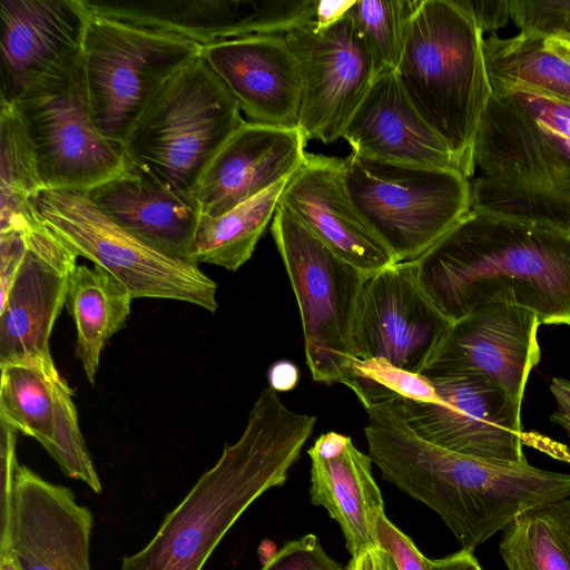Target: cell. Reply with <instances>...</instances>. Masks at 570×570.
Returning <instances> with one entry per match:
<instances>
[{"instance_id":"4","label":"cell","mask_w":570,"mask_h":570,"mask_svg":"<svg viewBox=\"0 0 570 570\" xmlns=\"http://www.w3.org/2000/svg\"><path fill=\"white\" fill-rule=\"evenodd\" d=\"M483 41L453 0H420L395 71L414 108L471 178L473 144L492 94Z\"/></svg>"},{"instance_id":"19","label":"cell","mask_w":570,"mask_h":570,"mask_svg":"<svg viewBox=\"0 0 570 570\" xmlns=\"http://www.w3.org/2000/svg\"><path fill=\"white\" fill-rule=\"evenodd\" d=\"M0 14V102L13 104L81 60L91 16L83 0H2Z\"/></svg>"},{"instance_id":"36","label":"cell","mask_w":570,"mask_h":570,"mask_svg":"<svg viewBox=\"0 0 570 570\" xmlns=\"http://www.w3.org/2000/svg\"><path fill=\"white\" fill-rule=\"evenodd\" d=\"M261 570H346L331 558L317 535L305 534L284 544Z\"/></svg>"},{"instance_id":"44","label":"cell","mask_w":570,"mask_h":570,"mask_svg":"<svg viewBox=\"0 0 570 570\" xmlns=\"http://www.w3.org/2000/svg\"><path fill=\"white\" fill-rule=\"evenodd\" d=\"M346 570H375V560L373 549L351 558Z\"/></svg>"},{"instance_id":"15","label":"cell","mask_w":570,"mask_h":570,"mask_svg":"<svg viewBox=\"0 0 570 570\" xmlns=\"http://www.w3.org/2000/svg\"><path fill=\"white\" fill-rule=\"evenodd\" d=\"M452 324L422 288L414 263H395L365 279L355 325V356L383 358L421 374Z\"/></svg>"},{"instance_id":"47","label":"cell","mask_w":570,"mask_h":570,"mask_svg":"<svg viewBox=\"0 0 570 570\" xmlns=\"http://www.w3.org/2000/svg\"><path fill=\"white\" fill-rule=\"evenodd\" d=\"M0 570H20L9 551H0Z\"/></svg>"},{"instance_id":"23","label":"cell","mask_w":570,"mask_h":570,"mask_svg":"<svg viewBox=\"0 0 570 570\" xmlns=\"http://www.w3.org/2000/svg\"><path fill=\"white\" fill-rule=\"evenodd\" d=\"M0 368V421L35 438L67 476L99 493L101 483L79 428L73 391L63 377L26 365Z\"/></svg>"},{"instance_id":"25","label":"cell","mask_w":570,"mask_h":570,"mask_svg":"<svg viewBox=\"0 0 570 570\" xmlns=\"http://www.w3.org/2000/svg\"><path fill=\"white\" fill-rule=\"evenodd\" d=\"M307 453L311 502L337 522L352 558L376 549L379 521L385 511L370 455L350 436L334 431L320 435Z\"/></svg>"},{"instance_id":"26","label":"cell","mask_w":570,"mask_h":570,"mask_svg":"<svg viewBox=\"0 0 570 570\" xmlns=\"http://www.w3.org/2000/svg\"><path fill=\"white\" fill-rule=\"evenodd\" d=\"M83 193L119 226L166 254L195 264L193 239L200 212L193 196L129 165Z\"/></svg>"},{"instance_id":"14","label":"cell","mask_w":570,"mask_h":570,"mask_svg":"<svg viewBox=\"0 0 570 570\" xmlns=\"http://www.w3.org/2000/svg\"><path fill=\"white\" fill-rule=\"evenodd\" d=\"M284 36L302 70L298 128L306 140L332 144L376 77L373 60L347 16L324 29L311 21Z\"/></svg>"},{"instance_id":"31","label":"cell","mask_w":570,"mask_h":570,"mask_svg":"<svg viewBox=\"0 0 570 570\" xmlns=\"http://www.w3.org/2000/svg\"><path fill=\"white\" fill-rule=\"evenodd\" d=\"M0 107V232H6L38 216L36 198L45 186L14 107Z\"/></svg>"},{"instance_id":"5","label":"cell","mask_w":570,"mask_h":570,"mask_svg":"<svg viewBox=\"0 0 570 570\" xmlns=\"http://www.w3.org/2000/svg\"><path fill=\"white\" fill-rule=\"evenodd\" d=\"M472 160V210L570 232V157L517 104L491 94Z\"/></svg>"},{"instance_id":"16","label":"cell","mask_w":570,"mask_h":570,"mask_svg":"<svg viewBox=\"0 0 570 570\" xmlns=\"http://www.w3.org/2000/svg\"><path fill=\"white\" fill-rule=\"evenodd\" d=\"M92 513L73 492L17 465L9 500L1 504L0 551L20 570H91Z\"/></svg>"},{"instance_id":"28","label":"cell","mask_w":570,"mask_h":570,"mask_svg":"<svg viewBox=\"0 0 570 570\" xmlns=\"http://www.w3.org/2000/svg\"><path fill=\"white\" fill-rule=\"evenodd\" d=\"M288 179L219 216L200 214L193 239L194 263L214 264L228 271H237L246 263L274 217Z\"/></svg>"},{"instance_id":"35","label":"cell","mask_w":570,"mask_h":570,"mask_svg":"<svg viewBox=\"0 0 570 570\" xmlns=\"http://www.w3.org/2000/svg\"><path fill=\"white\" fill-rule=\"evenodd\" d=\"M509 8L521 33L570 39V0H509Z\"/></svg>"},{"instance_id":"43","label":"cell","mask_w":570,"mask_h":570,"mask_svg":"<svg viewBox=\"0 0 570 570\" xmlns=\"http://www.w3.org/2000/svg\"><path fill=\"white\" fill-rule=\"evenodd\" d=\"M354 1H318L314 23L324 29L343 19Z\"/></svg>"},{"instance_id":"27","label":"cell","mask_w":570,"mask_h":570,"mask_svg":"<svg viewBox=\"0 0 570 570\" xmlns=\"http://www.w3.org/2000/svg\"><path fill=\"white\" fill-rule=\"evenodd\" d=\"M132 299L129 289L98 265H77L69 276L66 306L76 324V354L91 384L105 344L126 326Z\"/></svg>"},{"instance_id":"41","label":"cell","mask_w":570,"mask_h":570,"mask_svg":"<svg viewBox=\"0 0 570 570\" xmlns=\"http://www.w3.org/2000/svg\"><path fill=\"white\" fill-rule=\"evenodd\" d=\"M299 379L298 368L289 361H277L268 371L269 386L276 392L293 390Z\"/></svg>"},{"instance_id":"48","label":"cell","mask_w":570,"mask_h":570,"mask_svg":"<svg viewBox=\"0 0 570 570\" xmlns=\"http://www.w3.org/2000/svg\"><path fill=\"white\" fill-rule=\"evenodd\" d=\"M480 570H483L482 568Z\"/></svg>"},{"instance_id":"1","label":"cell","mask_w":570,"mask_h":570,"mask_svg":"<svg viewBox=\"0 0 570 570\" xmlns=\"http://www.w3.org/2000/svg\"><path fill=\"white\" fill-rule=\"evenodd\" d=\"M368 455L385 481L433 510L461 549H474L523 513L570 498V473L455 453L420 438L393 404L366 410Z\"/></svg>"},{"instance_id":"17","label":"cell","mask_w":570,"mask_h":570,"mask_svg":"<svg viewBox=\"0 0 570 570\" xmlns=\"http://www.w3.org/2000/svg\"><path fill=\"white\" fill-rule=\"evenodd\" d=\"M21 234L27 250L0 303V367L32 366L57 377L49 341L78 256L42 220Z\"/></svg>"},{"instance_id":"42","label":"cell","mask_w":570,"mask_h":570,"mask_svg":"<svg viewBox=\"0 0 570 570\" xmlns=\"http://www.w3.org/2000/svg\"><path fill=\"white\" fill-rule=\"evenodd\" d=\"M429 570H480L473 551L461 549L441 559H428Z\"/></svg>"},{"instance_id":"18","label":"cell","mask_w":570,"mask_h":570,"mask_svg":"<svg viewBox=\"0 0 570 570\" xmlns=\"http://www.w3.org/2000/svg\"><path fill=\"white\" fill-rule=\"evenodd\" d=\"M88 10L175 33L200 46L252 35H285L314 21L316 0H83Z\"/></svg>"},{"instance_id":"11","label":"cell","mask_w":570,"mask_h":570,"mask_svg":"<svg viewBox=\"0 0 570 570\" xmlns=\"http://www.w3.org/2000/svg\"><path fill=\"white\" fill-rule=\"evenodd\" d=\"M11 105L31 144L45 189L87 191L126 168L122 150L92 120L82 59Z\"/></svg>"},{"instance_id":"32","label":"cell","mask_w":570,"mask_h":570,"mask_svg":"<svg viewBox=\"0 0 570 570\" xmlns=\"http://www.w3.org/2000/svg\"><path fill=\"white\" fill-rule=\"evenodd\" d=\"M420 0L354 1L346 16L367 49L376 76L396 71Z\"/></svg>"},{"instance_id":"40","label":"cell","mask_w":570,"mask_h":570,"mask_svg":"<svg viewBox=\"0 0 570 570\" xmlns=\"http://www.w3.org/2000/svg\"><path fill=\"white\" fill-rule=\"evenodd\" d=\"M549 389L556 402L550 420L563 428L570 439V379L553 377Z\"/></svg>"},{"instance_id":"45","label":"cell","mask_w":570,"mask_h":570,"mask_svg":"<svg viewBox=\"0 0 570 570\" xmlns=\"http://www.w3.org/2000/svg\"><path fill=\"white\" fill-rule=\"evenodd\" d=\"M544 46L570 62V39L548 38Z\"/></svg>"},{"instance_id":"10","label":"cell","mask_w":570,"mask_h":570,"mask_svg":"<svg viewBox=\"0 0 570 570\" xmlns=\"http://www.w3.org/2000/svg\"><path fill=\"white\" fill-rule=\"evenodd\" d=\"M45 225L77 256L114 275L134 298L183 301L216 312L217 285L198 265L175 258L106 216L83 191L42 189Z\"/></svg>"},{"instance_id":"6","label":"cell","mask_w":570,"mask_h":570,"mask_svg":"<svg viewBox=\"0 0 570 570\" xmlns=\"http://www.w3.org/2000/svg\"><path fill=\"white\" fill-rule=\"evenodd\" d=\"M245 121L230 91L199 56L153 97L121 150L127 165L193 196L208 163Z\"/></svg>"},{"instance_id":"38","label":"cell","mask_w":570,"mask_h":570,"mask_svg":"<svg viewBox=\"0 0 570 570\" xmlns=\"http://www.w3.org/2000/svg\"><path fill=\"white\" fill-rule=\"evenodd\" d=\"M27 250L22 234L11 229L0 233V303H2L16 278Z\"/></svg>"},{"instance_id":"2","label":"cell","mask_w":570,"mask_h":570,"mask_svg":"<svg viewBox=\"0 0 570 570\" xmlns=\"http://www.w3.org/2000/svg\"><path fill=\"white\" fill-rule=\"evenodd\" d=\"M413 263L452 323L508 303L541 324L570 326V232L471 209Z\"/></svg>"},{"instance_id":"22","label":"cell","mask_w":570,"mask_h":570,"mask_svg":"<svg viewBox=\"0 0 570 570\" xmlns=\"http://www.w3.org/2000/svg\"><path fill=\"white\" fill-rule=\"evenodd\" d=\"M299 128L245 121L219 148L193 191L200 214L219 216L289 178L306 155Z\"/></svg>"},{"instance_id":"20","label":"cell","mask_w":570,"mask_h":570,"mask_svg":"<svg viewBox=\"0 0 570 570\" xmlns=\"http://www.w3.org/2000/svg\"><path fill=\"white\" fill-rule=\"evenodd\" d=\"M200 57L230 91L248 121L296 129L299 61L284 35H252L202 46Z\"/></svg>"},{"instance_id":"39","label":"cell","mask_w":570,"mask_h":570,"mask_svg":"<svg viewBox=\"0 0 570 570\" xmlns=\"http://www.w3.org/2000/svg\"><path fill=\"white\" fill-rule=\"evenodd\" d=\"M474 21L479 30L494 33L511 20L509 0H453Z\"/></svg>"},{"instance_id":"13","label":"cell","mask_w":570,"mask_h":570,"mask_svg":"<svg viewBox=\"0 0 570 570\" xmlns=\"http://www.w3.org/2000/svg\"><path fill=\"white\" fill-rule=\"evenodd\" d=\"M438 401H390L423 440L463 455L525 462L523 445L537 441L487 381L466 375L430 379Z\"/></svg>"},{"instance_id":"33","label":"cell","mask_w":570,"mask_h":570,"mask_svg":"<svg viewBox=\"0 0 570 570\" xmlns=\"http://www.w3.org/2000/svg\"><path fill=\"white\" fill-rule=\"evenodd\" d=\"M352 368L356 380L354 394L365 410L395 399L438 401L430 379L400 368L383 358H355Z\"/></svg>"},{"instance_id":"34","label":"cell","mask_w":570,"mask_h":570,"mask_svg":"<svg viewBox=\"0 0 570 570\" xmlns=\"http://www.w3.org/2000/svg\"><path fill=\"white\" fill-rule=\"evenodd\" d=\"M490 83L492 92L525 110L539 129L570 157V102L523 85Z\"/></svg>"},{"instance_id":"46","label":"cell","mask_w":570,"mask_h":570,"mask_svg":"<svg viewBox=\"0 0 570 570\" xmlns=\"http://www.w3.org/2000/svg\"><path fill=\"white\" fill-rule=\"evenodd\" d=\"M375 570H399L393 558L381 547L373 549Z\"/></svg>"},{"instance_id":"30","label":"cell","mask_w":570,"mask_h":570,"mask_svg":"<svg viewBox=\"0 0 570 570\" xmlns=\"http://www.w3.org/2000/svg\"><path fill=\"white\" fill-rule=\"evenodd\" d=\"M541 37L519 33L483 41L490 82L523 85L570 102V62L548 49Z\"/></svg>"},{"instance_id":"37","label":"cell","mask_w":570,"mask_h":570,"mask_svg":"<svg viewBox=\"0 0 570 570\" xmlns=\"http://www.w3.org/2000/svg\"><path fill=\"white\" fill-rule=\"evenodd\" d=\"M379 547L395 561L399 570H429L428 558L414 542L386 517L382 514L377 527Z\"/></svg>"},{"instance_id":"9","label":"cell","mask_w":570,"mask_h":570,"mask_svg":"<svg viewBox=\"0 0 570 570\" xmlns=\"http://www.w3.org/2000/svg\"><path fill=\"white\" fill-rule=\"evenodd\" d=\"M343 168L352 200L396 263L417 259L471 210L470 179L454 170L355 153Z\"/></svg>"},{"instance_id":"7","label":"cell","mask_w":570,"mask_h":570,"mask_svg":"<svg viewBox=\"0 0 570 570\" xmlns=\"http://www.w3.org/2000/svg\"><path fill=\"white\" fill-rule=\"evenodd\" d=\"M272 235L301 313L306 364L313 380L327 385L341 383L355 393L354 334L368 275L332 252L279 203Z\"/></svg>"},{"instance_id":"8","label":"cell","mask_w":570,"mask_h":570,"mask_svg":"<svg viewBox=\"0 0 570 570\" xmlns=\"http://www.w3.org/2000/svg\"><path fill=\"white\" fill-rule=\"evenodd\" d=\"M200 50V45L181 36L91 12L81 59L99 132L121 149L153 97Z\"/></svg>"},{"instance_id":"3","label":"cell","mask_w":570,"mask_h":570,"mask_svg":"<svg viewBox=\"0 0 570 570\" xmlns=\"http://www.w3.org/2000/svg\"><path fill=\"white\" fill-rule=\"evenodd\" d=\"M315 423L316 416L292 411L265 387L240 438L224 446L151 540L122 559L120 570H202L249 505L286 482Z\"/></svg>"},{"instance_id":"21","label":"cell","mask_w":570,"mask_h":570,"mask_svg":"<svg viewBox=\"0 0 570 570\" xmlns=\"http://www.w3.org/2000/svg\"><path fill=\"white\" fill-rule=\"evenodd\" d=\"M279 205L332 252L366 275L396 263L352 200L343 158L306 153L289 177Z\"/></svg>"},{"instance_id":"24","label":"cell","mask_w":570,"mask_h":570,"mask_svg":"<svg viewBox=\"0 0 570 570\" xmlns=\"http://www.w3.org/2000/svg\"><path fill=\"white\" fill-rule=\"evenodd\" d=\"M342 138L352 153L367 158L454 170L471 179L465 166L414 108L395 71L375 77Z\"/></svg>"},{"instance_id":"29","label":"cell","mask_w":570,"mask_h":570,"mask_svg":"<svg viewBox=\"0 0 570 570\" xmlns=\"http://www.w3.org/2000/svg\"><path fill=\"white\" fill-rule=\"evenodd\" d=\"M499 552L508 570H570V498L515 519L502 531Z\"/></svg>"},{"instance_id":"12","label":"cell","mask_w":570,"mask_h":570,"mask_svg":"<svg viewBox=\"0 0 570 570\" xmlns=\"http://www.w3.org/2000/svg\"><path fill=\"white\" fill-rule=\"evenodd\" d=\"M535 313L491 303L454 322L421 374L428 379L466 375L490 383L521 419L527 383L541 358Z\"/></svg>"}]
</instances>
